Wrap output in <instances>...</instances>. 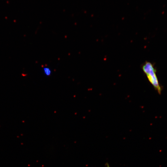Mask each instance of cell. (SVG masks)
<instances>
[{
	"label": "cell",
	"instance_id": "cell-3",
	"mask_svg": "<svg viewBox=\"0 0 167 167\" xmlns=\"http://www.w3.org/2000/svg\"><path fill=\"white\" fill-rule=\"evenodd\" d=\"M106 167H110L108 163H107L106 164Z\"/></svg>",
	"mask_w": 167,
	"mask_h": 167
},
{
	"label": "cell",
	"instance_id": "cell-2",
	"mask_svg": "<svg viewBox=\"0 0 167 167\" xmlns=\"http://www.w3.org/2000/svg\"><path fill=\"white\" fill-rule=\"evenodd\" d=\"M43 70L45 74L47 76H49L51 74V71L48 67H44Z\"/></svg>",
	"mask_w": 167,
	"mask_h": 167
},
{
	"label": "cell",
	"instance_id": "cell-1",
	"mask_svg": "<svg viewBox=\"0 0 167 167\" xmlns=\"http://www.w3.org/2000/svg\"><path fill=\"white\" fill-rule=\"evenodd\" d=\"M142 68L149 82L158 93L161 94V88L156 75V70L153 64L149 62L146 61L142 65Z\"/></svg>",
	"mask_w": 167,
	"mask_h": 167
}]
</instances>
